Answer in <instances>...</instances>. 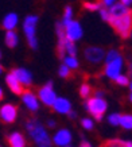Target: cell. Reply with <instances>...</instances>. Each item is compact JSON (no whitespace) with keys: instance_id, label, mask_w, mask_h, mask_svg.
Returning a JSON list of instances; mask_svg holds the SVG:
<instances>
[{"instance_id":"20","label":"cell","mask_w":132,"mask_h":147,"mask_svg":"<svg viewBox=\"0 0 132 147\" xmlns=\"http://www.w3.org/2000/svg\"><path fill=\"white\" fill-rule=\"evenodd\" d=\"M105 147H132V140L124 139H110L105 143Z\"/></svg>"},{"instance_id":"15","label":"cell","mask_w":132,"mask_h":147,"mask_svg":"<svg viewBox=\"0 0 132 147\" xmlns=\"http://www.w3.org/2000/svg\"><path fill=\"white\" fill-rule=\"evenodd\" d=\"M7 143H8L9 147H26L27 142L26 138L22 132H18V131H13L7 136Z\"/></svg>"},{"instance_id":"39","label":"cell","mask_w":132,"mask_h":147,"mask_svg":"<svg viewBox=\"0 0 132 147\" xmlns=\"http://www.w3.org/2000/svg\"><path fill=\"white\" fill-rule=\"evenodd\" d=\"M128 86H129V93H132V81H129V85H128Z\"/></svg>"},{"instance_id":"16","label":"cell","mask_w":132,"mask_h":147,"mask_svg":"<svg viewBox=\"0 0 132 147\" xmlns=\"http://www.w3.org/2000/svg\"><path fill=\"white\" fill-rule=\"evenodd\" d=\"M18 23H19V16L16 12H9L7 13L3 20H1V27L4 28L5 31L8 30H15L18 27Z\"/></svg>"},{"instance_id":"21","label":"cell","mask_w":132,"mask_h":147,"mask_svg":"<svg viewBox=\"0 0 132 147\" xmlns=\"http://www.w3.org/2000/svg\"><path fill=\"white\" fill-rule=\"evenodd\" d=\"M82 7H84L86 11H89V12H96V11H98V9L101 8L102 4L100 0H92V1H84V3H82Z\"/></svg>"},{"instance_id":"23","label":"cell","mask_w":132,"mask_h":147,"mask_svg":"<svg viewBox=\"0 0 132 147\" xmlns=\"http://www.w3.org/2000/svg\"><path fill=\"white\" fill-rule=\"evenodd\" d=\"M92 85L89 84V82H82V84L79 85V89H78V93L79 96L82 98H88L90 97V94H92Z\"/></svg>"},{"instance_id":"18","label":"cell","mask_w":132,"mask_h":147,"mask_svg":"<svg viewBox=\"0 0 132 147\" xmlns=\"http://www.w3.org/2000/svg\"><path fill=\"white\" fill-rule=\"evenodd\" d=\"M108 9H109L110 16H120V15H124L125 12H128V11H129V7L124 5L123 3H120V1H116V3L110 5Z\"/></svg>"},{"instance_id":"31","label":"cell","mask_w":132,"mask_h":147,"mask_svg":"<svg viewBox=\"0 0 132 147\" xmlns=\"http://www.w3.org/2000/svg\"><path fill=\"white\" fill-rule=\"evenodd\" d=\"M46 127H47V128H55V127H57V121L54 120V119H48V120L46 121Z\"/></svg>"},{"instance_id":"19","label":"cell","mask_w":132,"mask_h":147,"mask_svg":"<svg viewBox=\"0 0 132 147\" xmlns=\"http://www.w3.org/2000/svg\"><path fill=\"white\" fill-rule=\"evenodd\" d=\"M62 59H63V63H65L69 69H71V70H77L79 67V61L75 55H67V54H66Z\"/></svg>"},{"instance_id":"44","label":"cell","mask_w":132,"mask_h":147,"mask_svg":"<svg viewBox=\"0 0 132 147\" xmlns=\"http://www.w3.org/2000/svg\"><path fill=\"white\" fill-rule=\"evenodd\" d=\"M0 147H1V146H0Z\"/></svg>"},{"instance_id":"42","label":"cell","mask_w":132,"mask_h":147,"mask_svg":"<svg viewBox=\"0 0 132 147\" xmlns=\"http://www.w3.org/2000/svg\"><path fill=\"white\" fill-rule=\"evenodd\" d=\"M1 57H3V53H1V50H0V59H1Z\"/></svg>"},{"instance_id":"14","label":"cell","mask_w":132,"mask_h":147,"mask_svg":"<svg viewBox=\"0 0 132 147\" xmlns=\"http://www.w3.org/2000/svg\"><path fill=\"white\" fill-rule=\"evenodd\" d=\"M5 84H7V86H8L9 90H11L13 94L20 96V94L23 93V90H24V86L20 84V81L16 78V76L13 74L12 71L7 73V76H5Z\"/></svg>"},{"instance_id":"4","label":"cell","mask_w":132,"mask_h":147,"mask_svg":"<svg viewBox=\"0 0 132 147\" xmlns=\"http://www.w3.org/2000/svg\"><path fill=\"white\" fill-rule=\"evenodd\" d=\"M85 109L89 112V115L92 116L94 120H102L108 111V102L104 97L98 96H90L85 101Z\"/></svg>"},{"instance_id":"37","label":"cell","mask_w":132,"mask_h":147,"mask_svg":"<svg viewBox=\"0 0 132 147\" xmlns=\"http://www.w3.org/2000/svg\"><path fill=\"white\" fill-rule=\"evenodd\" d=\"M3 98H4V90H3V88L0 86V101H1Z\"/></svg>"},{"instance_id":"5","label":"cell","mask_w":132,"mask_h":147,"mask_svg":"<svg viewBox=\"0 0 132 147\" xmlns=\"http://www.w3.org/2000/svg\"><path fill=\"white\" fill-rule=\"evenodd\" d=\"M38 22H39V18L36 15H27L23 20V32L26 35L27 45L32 50L38 49V38H36Z\"/></svg>"},{"instance_id":"36","label":"cell","mask_w":132,"mask_h":147,"mask_svg":"<svg viewBox=\"0 0 132 147\" xmlns=\"http://www.w3.org/2000/svg\"><path fill=\"white\" fill-rule=\"evenodd\" d=\"M94 96H98V97H104V96H105V93H104L102 90H96Z\"/></svg>"},{"instance_id":"25","label":"cell","mask_w":132,"mask_h":147,"mask_svg":"<svg viewBox=\"0 0 132 147\" xmlns=\"http://www.w3.org/2000/svg\"><path fill=\"white\" fill-rule=\"evenodd\" d=\"M120 119H121V113H119V112H112V113L108 115V117H106L108 124L112 125V127L120 125Z\"/></svg>"},{"instance_id":"24","label":"cell","mask_w":132,"mask_h":147,"mask_svg":"<svg viewBox=\"0 0 132 147\" xmlns=\"http://www.w3.org/2000/svg\"><path fill=\"white\" fill-rule=\"evenodd\" d=\"M65 53L67 54V55H77L78 49H77L75 42H71V40L66 39V42H65Z\"/></svg>"},{"instance_id":"12","label":"cell","mask_w":132,"mask_h":147,"mask_svg":"<svg viewBox=\"0 0 132 147\" xmlns=\"http://www.w3.org/2000/svg\"><path fill=\"white\" fill-rule=\"evenodd\" d=\"M51 108H53V111L55 112V113H58V115H67V113L73 109L70 100L67 97H63V96H58V97L55 98L54 104L51 105Z\"/></svg>"},{"instance_id":"6","label":"cell","mask_w":132,"mask_h":147,"mask_svg":"<svg viewBox=\"0 0 132 147\" xmlns=\"http://www.w3.org/2000/svg\"><path fill=\"white\" fill-rule=\"evenodd\" d=\"M38 98H39L40 104H43L46 107H51L55 101V98L58 97L57 96V92L54 89V84L53 81H47L44 85H42L36 93Z\"/></svg>"},{"instance_id":"29","label":"cell","mask_w":132,"mask_h":147,"mask_svg":"<svg viewBox=\"0 0 132 147\" xmlns=\"http://www.w3.org/2000/svg\"><path fill=\"white\" fill-rule=\"evenodd\" d=\"M58 76L61 78H69L71 76V69H69L65 63H61L58 67Z\"/></svg>"},{"instance_id":"10","label":"cell","mask_w":132,"mask_h":147,"mask_svg":"<svg viewBox=\"0 0 132 147\" xmlns=\"http://www.w3.org/2000/svg\"><path fill=\"white\" fill-rule=\"evenodd\" d=\"M51 140H53L54 146H57V147L69 146L73 142V134H71V131L69 128H59L51 136Z\"/></svg>"},{"instance_id":"1","label":"cell","mask_w":132,"mask_h":147,"mask_svg":"<svg viewBox=\"0 0 132 147\" xmlns=\"http://www.w3.org/2000/svg\"><path fill=\"white\" fill-rule=\"evenodd\" d=\"M26 131L28 136L31 138V140L34 142L36 147H53V140L51 136L48 134L47 127H44L43 123L39 119L31 117L26 121Z\"/></svg>"},{"instance_id":"30","label":"cell","mask_w":132,"mask_h":147,"mask_svg":"<svg viewBox=\"0 0 132 147\" xmlns=\"http://www.w3.org/2000/svg\"><path fill=\"white\" fill-rule=\"evenodd\" d=\"M98 11H100V16H101L102 20H104V22H109V19H110L109 9L106 8V7H101Z\"/></svg>"},{"instance_id":"27","label":"cell","mask_w":132,"mask_h":147,"mask_svg":"<svg viewBox=\"0 0 132 147\" xmlns=\"http://www.w3.org/2000/svg\"><path fill=\"white\" fill-rule=\"evenodd\" d=\"M114 82L119 85V86H128L129 85V76L128 74H124V73H121V74H119V76L114 78Z\"/></svg>"},{"instance_id":"41","label":"cell","mask_w":132,"mask_h":147,"mask_svg":"<svg viewBox=\"0 0 132 147\" xmlns=\"http://www.w3.org/2000/svg\"><path fill=\"white\" fill-rule=\"evenodd\" d=\"M128 98H129V101L132 102V93H129V96H128Z\"/></svg>"},{"instance_id":"35","label":"cell","mask_w":132,"mask_h":147,"mask_svg":"<svg viewBox=\"0 0 132 147\" xmlns=\"http://www.w3.org/2000/svg\"><path fill=\"white\" fill-rule=\"evenodd\" d=\"M67 116H69L70 119H75V117H77V113H75V112L73 111V109H71V111L69 112V113H67Z\"/></svg>"},{"instance_id":"32","label":"cell","mask_w":132,"mask_h":147,"mask_svg":"<svg viewBox=\"0 0 132 147\" xmlns=\"http://www.w3.org/2000/svg\"><path fill=\"white\" fill-rule=\"evenodd\" d=\"M116 3V0H101V4L102 7H106V8H109L112 4H114Z\"/></svg>"},{"instance_id":"9","label":"cell","mask_w":132,"mask_h":147,"mask_svg":"<svg viewBox=\"0 0 132 147\" xmlns=\"http://www.w3.org/2000/svg\"><path fill=\"white\" fill-rule=\"evenodd\" d=\"M18 107L12 102H5L0 107V120L5 124H12L18 119Z\"/></svg>"},{"instance_id":"34","label":"cell","mask_w":132,"mask_h":147,"mask_svg":"<svg viewBox=\"0 0 132 147\" xmlns=\"http://www.w3.org/2000/svg\"><path fill=\"white\" fill-rule=\"evenodd\" d=\"M120 3H123L127 7H132V0H120Z\"/></svg>"},{"instance_id":"40","label":"cell","mask_w":132,"mask_h":147,"mask_svg":"<svg viewBox=\"0 0 132 147\" xmlns=\"http://www.w3.org/2000/svg\"><path fill=\"white\" fill-rule=\"evenodd\" d=\"M3 70H4V67H3V65L0 63V74H3Z\"/></svg>"},{"instance_id":"2","label":"cell","mask_w":132,"mask_h":147,"mask_svg":"<svg viewBox=\"0 0 132 147\" xmlns=\"http://www.w3.org/2000/svg\"><path fill=\"white\" fill-rule=\"evenodd\" d=\"M124 69V58L119 50L110 49L105 53L104 58V74L106 78L114 80L116 77L123 73Z\"/></svg>"},{"instance_id":"8","label":"cell","mask_w":132,"mask_h":147,"mask_svg":"<svg viewBox=\"0 0 132 147\" xmlns=\"http://www.w3.org/2000/svg\"><path fill=\"white\" fill-rule=\"evenodd\" d=\"M63 26H65L66 39L71 40V42H75V43L82 39V36H84V28H82V24L78 20L71 19L70 22H67Z\"/></svg>"},{"instance_id":"38","label":"cell","mask_w":132,"mask_h":147,"mask_svg":"<svg viewBox=\"0 0 132 147\" xmlns=\"http://www.w3.org/2000/svg\"><path fill=\"white\" fill-rule=\"evenodd\" d=\"M128 71H129V76L132 77V62L129 63V66H128Z\"/></svg>"},{"instance_id":"22","label":"cell","mask_w":132,"mask_h":147,"mask_svg":"<svg viewBox=\"0 0 132 147\" xmlns=\"http://www.w3.org/2000/svg\"><path fill=\"white\" fill-rule=\"evenodd\" d=\"M120 125H121V128L127 129V131H131L132 129V113H124V115H121Z\"/></svg>"},{"instance_id":"26","label":"cell","mask_w":132,"mask_h":147,"mask_svg":"<svg viewBox=\"0 0 132 147\" xmlns=\"http://www.w3.org/2000/svg\"><path fill=\"white\" fill-rule=\"evenodd\" d=\"M73 13H74L73 7H71V5H66L65 8H63V15H62L61 22L63 23V24H66L67 22H70L71 19H73Z\"/></svg>"},{"instance_id":"3","label":"cell","mask_w":132,"mask_h":147,"mask_svg":"<svg viewBox=\"0 0 132 147\" xmlns=\"http://www.w3.org/2000/svg\"><path fill=\"white\" fill-rule=\"evenodd\" d=\"M110 27L117 32V35L123 39L132 36V9L129 8L128 12L120 16H110L109 22Z\"/></svg>"},{"instance_id":"11","label":"cell","mask_w":132,"mask_h":147,"mask_svg":"<svg viewBox=\"0 0 132 147\" xmlns=\"http://www.w3.org/2000/svg\"><path fill=\"white\" fill-rule=\"evenodd\" d=\"M20 96H22L23 105H24L30 112H38L39 111L40 101H39V98H38V96H36L34 92L26 89V90H23V93L20 94Z\"/></svg>"},{"instance_id":"33","label":"cell","mask_w":132,"mask_h":147,"mask_svg":"<svg viewBox=\"0 0 132 147\" xmlns=\"http://www.w3.org/2000/svg\"><path fill=\"white\" fill-rule=\"evenodd\" d=\"M78 147H92V144H90V143H89L88 140H85V139H84L82 142L79 143V146H78Z\"/></svg>"},{"instance_id":"28","label":"cell","mask_w":132,"mask_h":147,"mask_svg":"<svg viewBox=\"0 0 132 147\" xmlns=\"http://www.w3.org/2000/svg\"><path fill=\"white\" fill-rule=\"evenodd\" d=\"M81 127L86 131H92L94 128V119L93 117H82L81 119Z\"/></svg>"},{"instance_id":"17","label":"cell","mask_w":132,"mask_h":147,"mask_svg":"<svg viewBox=\"0 0 132 147\" xmlns=\"http://www.w3.org/2000/svg\"><path fill=\"white\" fill-rule=\"evenodd\" d=\"M4 43L8 49H15L19 43V35L15 30H8L5 31L4 35Z\"/></svg>"},{"instance_id":"13","label":"cell","mask_w":132,"mask_h":147,"mask_svg":"<svg viewBox=\"0 0 132 147\" xmlns=\"http://www.w3.org/2000/svg\"><path fill=\"white\" fill-rule=\"evenodd\" d=\"M11 71L16 76V78L20 81V84L24 88H30L32 85V73L28 69H26V67H15Z\"/></svg>"},{"instance_id":"43","label":"cell","mask_w":132,"mask_h":147,"mask_svg":"<svg viewBox=\"0 0 132 147\" xmlns=\"http://www.w3.org/2000/svg\"><path fill=\"white\" fill-rule=\"evenodd\" d=\"M65 147H71V146H70V144H69V146H65Z\"/></svg>"},{"instance_id":"7","label":"cell","mask_w":132,"mask_h":147,"mask_svg":"<svg viewBox=\"0 0 132 147\" xmlns=\"http://www.w3.org/2000/svg\"><path fill=\"white\" fill-rule=\"evenodd\" d=\"M105 53L106 51L100 46H88L84 49V58L89 65L97 66V65L104 62Z\"/></svg>"}]
</instances>
